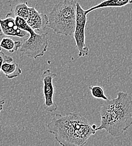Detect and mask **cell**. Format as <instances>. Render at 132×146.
<instances>
[{
    "mask_svg": "<svg viewBox=\"0 0 132 146\" xmlns=\"http://www.w3.org/2000/svg\"><path fill=\"white\" fill-rule=\"evenodd\" d=\"M96 124L90 125L88 120L78 112L66 115L56 114L46 125L47 131L54 135L62 146H84L96 131Z\"/></svg>",
    "mask_w": 132,
    "mask_h": 146,
    "instance_id": "1",
    "label": "cell"
},
{
    "mask_svg": "<svg viewBox=\"0 0 132 146\" xmlns=\"http://www.w3.org/2000/svg\"><path fill=\"white\" fill-rule=\"evenodd\" d=\"M101 123L96 131L105 130L114 137H119L132 125V98L119 92L117 97L106 101L99 111Z\"/></svg>",
    "mask_w": 132,
    "mask_h": 146,
    "instance_id": "2",
    "label": "cell"
},
{
    "mask_svg": "<svg viewBox=\"0 0 132 146\" xmlns=\"http://www.w3.org/2000/svg\"><path fill=\"white\" fill-rule=\"evenodd\" d=\"M77 3L74 0H63L56 5L48 17V27L58 35L66 36L74 35Z\"/></svg>",
    "mask_w": 132,
    "mask_h": 146,
    "instance_id": "3",
    "label": "cell"
},
{
    "mask_svg": "<svg viewBox=\"0 0 132 146\" xmlns=\"http://www.w3.org/2000/svg\"><path fill=\"white\" fill-rule=\"evenodd\" d=\"M15 21L18 26L21 29L27 32L29 36L25 39L20 48V52L22 55L36 59L42 57L46 52L49 40L47 37L48 33L38 34L28 24L27 21L20 17H15Z\"/></svg>",
    "mask_w": 132,
    "mask_h": 146,
    "instance_id": "4",
    "label": "cell"
},
{
    "mask_svg": "<svg viewBox=\"0 0 132 146\" xmlns=\"http://www.w3.org/2000/svg\"><path fill=\"white\" fill-rule=\"evenodd\" d=\"M87 14L79 3L76 5V21L74 36L79 57H85L89 55V49L86 45L85 29L87 23Z\"/></svg>",
    "mask_w": 132,
    "mask_h": 146,
    "instance_id": "5",
    "label": "cell"
},
{
    "mask_svg": "<svg viewBox=\"0 0 132 146\" xmlns=\"http://www.w3.org/2000/svg\"><path fill=\"white\" fill-rule=\"evenodd\" d=\"M56 76L57 74L52 73L49 69L46 70L41 75L45 100L44 107L46 111L50 112L56 111L58 109V105L54 100V89L53 80Z\"/></svg>",
    "mask_w": 132,
    "mask_h": 146,
    "instance_id": "6",
    "label": "cell"
},
{
    "mask_svg": "<svg viewBox=\"0 0 132 146\" xmlns=\"http://www.w3.org/2000/svg\"><path fill=\"white\" fill-rule=\"evenodd\" d=\"M0 35L25 38L28 33L20 28L15 21V18L11 13L7 14L4 19H0Z\"/></svg>",
    "mask_w": 132,
    "mask_h": 146,
    "instance_id": "7",
    "label": "cell"
},
{
    "mask_svg": "<svg viewBox=\"0 0 132 146\" xmlns=\"http://www.w3.org/2000/svg\"><path fill=\"white\" fill-rule=\"evenodd\" d=\"M26 21L34 31L45 30L49 25V17L34 7L30 8L29 14Z\"/></svg>",
    "mask_w": 132,
    "mask_h": 146,
    "instance_id": "8",
    "label": "cell"
},
{
    "mask_svg": "<svg viewBox=\"0 0 132 146\" xmlns=\"http://www.w3.org/2000/svg\"><path fill=\"white\" fill-rule=\"evenodd\" d=\"M10 13L15 17H20L27 20L29 14L30 7L25 0H10L9 2Z\"/></svg>",
    "mask_w": 132,
    "mask_h": 146,
    "instance_id": "9",
    "label": "cell"
},
{
    "mask_svg": "<svg viewBox=\"0 0 132 146\" xmlns=\"http://www.w3.org/2000/svg\"><path fill=\"white\" fill-rule=\"evenodd\" d=\"M132 0H104L94 6L86 10L87 14L92 11L105 7H121L132 4Z\"/></svg>",
    "mask_w": 132,
    "mask_h": 146,
    "instance_id": "10",
    "label": "cell"
},
{
    "mask_svg": "<svg viewBox=\"0 0 132 146\" xmlns=\"http://www.w3.org/2000/svg\"><path fill=\"white\" fill-rule=\"evenodd\" d=\"M1 71L8 79H14L18 77L22 70L18 64L15 62H5L1 68Z\"/></svg>",
    "mask_w": 132,
    "mask_h": 146,
    "instance_id": "11",
    "label": "cell"
},
{
    "mask_svg": "<svg viewBox=\"0 0 132 146\" xmlns=\"http://www.w3.org/2000/svg\"><path fill=\"white\" fill-rule=\"evenodd\" d=\"M21 46L20 41H14L11 38L5 37L2 38L0 42V47L10 53H14L20 49Z\"/></svg>",
    "mask_w": 132,
    "mask_h": 146,
    "instance_id": "12",
    "label": "cell"
},
{
    "mask_svg": "<svg viewBox=\"0 0 132 146\" xmlns=\"http://www.w3.org/2000/svg\"><path fill=\"white\" fill-rule=\"evenodd\" d=\"M92 95L96 99H102L105 101L109 100L106 96L103 88L100 86H90L89 87Z\"/></svg>",
    "mask_w": 132,
    "mask_h": 146,
    "instance_id": "13",
    "label": "cell"
},
{
    "mask_svg": "<svg viewBox=\"0 0 132 146\" xmlns=\"http://www.w3.org/2000/svg\"><path fill=\"white\" fill-rule=\"evenodd\" d=\"M14 59L12 57L5 55L2 52L1 48L0 47V72L1 71V68L3 64L5 62H13Z\"/></svg>",
    "mask_w": 132,
    "mask_h": 146,
    "instance_id": "14",
    "label": "cell"
},
{
    "mask_svg": "<svg viewBox=\"0 0 132 146\" xmlns=\"http://www.w3.org/2000/svg\"><path fill=\"white\" fill-rule=\"evenodd\" d=\"M5 101L3 100H0V113H1V112L2 111V110H3V105H4V104H5Z\"/></svg>",
    "mask_w": 132,
    "mask_h": 146,
    "instance_id": "15",
    "label": "cell"
},
{
    "mask_svg": "<svg viewBox=\"0 0 132 146\" xmlns=\"http://www.w3.org/2000/svg\"><path fill=\"white\" fill-rule=\"evenodd\" d=\"M0 36H1V35H0Z\"/></svg>",
    "mask_w": 132,
    "mask_h": 146,
    "instance_id": "16",
    "label": "cell"
}]
</instances>
